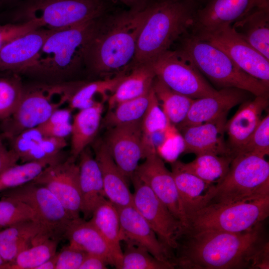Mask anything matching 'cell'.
Instances as JSON below:
<instances>
[{
	"label": "cell",
	"instance_id": "2",
	"mask_svg": "<svg viewBox=\"0 0 269 269\" xmlns=\"http://www.w3.org/2000/svg\"><path fill=\"white\" fill-rule=\"evenodd\" d=\"M149 5L141 11H110L100 17L86 57L89 74L117 75L131 69Z\"/></svg>",
	"mask_w": 269,
	"mask_h": 269
},
{
	"label": "cell",
	"instance_id": "46",
	"mask_svg": "<svg viewBox=\"0 0 269 269\" xmlns=\"http://www.w3.org/2000/svg\"><path fill=\"white\" fill-rule=\"evenodd\" d=\"M39 144L47 158L55 163L64 160L61 151L67 145L65 138L45 136Z\"/></svg>",
	"mask_w": 269,
	"mask_h": 269
},
{
	"label": "cell",
	"instance_id": "33",
	"mask_svg": "<svg viewBox=\"0 0 269 269\" xmlns=\"http://www.w3.org/2000/svg\"><path fill=\"white\" fill-rule=\"evenodd\" d=\"M152 89L170 124L177 127L185 119L194 99L174 91L156 77Z\"/></svg>",
	"mask_w": 269,
	"mask_h": 269
},
{
	"label": "cell",
	"instance_id": "1",
	"mask_svg": "<svg viewBox=\"0 0 269 269\" xmlns=\"http://www.w3.org/2000/svg\"><path fill=\"white\" fill-rule=\"evenodd\" d=\"M263 223L238 233L184 228L173 252L175 268L268 269L269 243Z\"/></svg>",
	"mask_w": 269,
	"mask_h": 269
},
{
	"label": "cell",
	"instance_id": "34",
	"mask_svg": "<svg viewBox=\"0 0 269 269\" xmlns=\"http://www.w3.org/2000/svg\"><path fill=\"white\" fill-rule=\"evenodd\" d=\"M152 87L148 93L134 99L123 102L108 111L101 127L107 129L121 125L142 122L148 107Z\"/></svg>",
	"mask_w": 269,
	"mask_h": 269
},
{
	"label": "cell",
	"instance_id": "37",
	"mask_svg": "<svg viewBox=\"0 0 269 269\" xmlns=\"http://www.w3.org/2000/svg\"><path fill=\"white\" fill-rule=\"evenodd\" d=\"M19 74L0 71V121L10 117L21 100L24 85Z\"/></svg>",
	"mask_w": 269,
	"mask_h": 269
},
{
	"label": "cell",
	"instance_id": "4",
	"mask_svg": "<svg viewBox=\"0 0 269 269\" xmlns=\"http://www.w3.org/2000/svg\"><path fill=\"white\" fill-rule=\"evenodd\" d=\"M202 6L195 0H154L139 32L131 69L170 49L191 32Z\"/></svg>",
	"mask_w": 269,
	"mask_h": 269
},
{
	"label": "cell",
	"instance_id": "19",
	"mask_svg": "<svg viewBox=\"0 0 269 269\" xmlns=\"http://www.w3.org/2000/svg\"><path fill=\"white\" fill-rule=\"evenodd\" d=\"M249 94L240 89L225 88L212 95L194 99L185 119L177 127L180 130L228 113L230 109L248 100Z\"/></svg>",
	"mask_w": 269,
	"mask_h": 269
},
{
	"label": "cell",
	"instance_id": "21",
	"mask_svg": "<svg viewBox=\"0 0 269 269\" xmlns=\"http://www.w3.org/2000/svg\"><path fill=\"white\" fill-rule=\"evenodd\" d=\"M269 5V0H208L198 9L192 30L232 24L253 9Z\"/></svg>",
	"mask_w": 269,
	"mask_h": 269
},
{
	"label": "cell",
	"instance_id": "52",
	"mask_svg": "<svg viewBox=\"0 0 269 269\" xmlns=\"http://www.w3.org/2000/svg\"><path fill=\"white\" fill-rule=\"evenodd\" d=\"M57 260V253L39 265L36 269H55Z\"/></svg>",
	"mask_w": 269,
	"mask_h": 269
},
{
	"label": "cell",
	"instance_id": "24",
	"mask_svg": "<svg viewBox=\"0 0 269 269\" xmlns=\"http://www.w3.org/2000/svg\"><path fill=\"white\" fill-rule=\"evenodd\" d=\"M78 157L81 213L83 219L89 220L96 208L106 198L101 169L89 146Z\"/></svg>",
	"mask_w": 269,
	"mask_h": 269
},
{
	"label": "cell",
	"instance_id": "15",
	"mask_svg": "<svg viewBox=\"0 0 269 269\" xmlns=\"http://www.w3.org/2000/svg\"><path fill=\"white\" fill-rule=\"evenodd\" d=\"M134 174L150 187L184 228L187 227V215L171 172L157 152L147 156Z\"/></svg>",
	"mask_w": 269,
	"mask_h": 269
},
{
	"label": "cell",
	"instance_id": "50",
	"mask_svg": "<svg viewBox=\"0 0 269 269\" xmlns=\"http://www.w3.org/2000/svg\"><path fill=\"white\" fill-rule=\"evenodd\" d=\"M71 110L69 108H59L55 111L42 125L51 126L70 122Z\"/></svg>",
	"mask_w": 269,
	"mask_h": 269
},
{
	"label": "cell",
	"instance_id": "38",
	"mask_svg": "<svg viewBox=\"0 0 269 269\" xmlns=\"http://www.w3.org/2000/svg\"><path fill=\"white\" fill-rule=\"evenodd\" d=\"M59 240L47 238L36 242L7 263L6 269H36L57 252Z\"/></svg>",
	"mask_w": 269,
	"mask_h": 269
},
{
	"label": "cell",
	"instance_id": "32",
	"mask_svg": "<svg viewBox=\"0 0 269 269\" xmlns=\"http://www.w3.org/2000/svg\"><path fill=\"white\" fill-rule=\"evenodd\" d=\"M233 157L205 153L196 155L193 160L188 163L174 161L181 169L207 183L216 185L222 181L228 172Z\"/></svg>",
	"mask_w": 269,
	"mask_h": 269
},
{
	"label": "cell",
	"instance_id": "13",
	"mask_svg": "<svg viewBox=\"0 0 269 269\" xmlns=\"http://www.w3.org/2000/svg\"><path fill=\"white\" fill-rule=\"evenodd\" d=\"M131 179L134 188L133 206L147 221L159 240L173 253L177 239L184 228L183 224L135 174Z\"/></svg>",
	"mask_w": 269,
	"mask_h": 269
},
{
	"label": "cell",
	"instance_id": "26",
	"mask_svg": "<svg viewBox=\"0 0 269 269\" xmlns=\"http://www.w3.org/2000/svg\"><path fill=\"white\" fill-rule=\"evenodd\" d=\"M231 26L238 35L269 60V5L253 9Z\"/></svg>",
	"mask_w": 269,
	"mask_h": 269
},
{
	"label": "cell",
	"instance_id": "25",
	"mask_svg": "<svg viewBox=\"0 0 269 269\" xmlns=\"http://www.w3.org/2000/svg\"><path fill=\"white\" fill-rule=\"evenodd\" d=\"M171 173L188 216L208 205L212 199L216 185L207 183L171 162Z\"/></svg>",
	"mask_w": 269,
	"mask_h": 269
},
{
	"label": "cell",
	"instance_id": "40",
	"mask_svg": "<svg viewBox=\"0 0 269 269\" xmlns=\"http://www.w3.org/2000/svg\"><path fill=\"white\" fill-rule=\"evenodd\" d=\"M174 268L151 255L144 248L126 243L121 269H172Z\"/></svg>",
	"mask_w": 269,
	"mask_h": 269
},
{
	"label": "cell",
	"instance_id": "17",
	"mask_svg": "<svg viewBox=\"0 0 269 269\" xmlns=\"http://www.w3.org/2000/svg\"><path fill=\"white\" fill-rule=\"evenodd\" d=\"M121 241L146 249L157 259L172 266L174 255L158 238L154 231L133 205L117 207Z\"/></svg>",
	"mask_w": 269,
	"mask_h": 269
},
{
	"label": "cell",
	"instance_id": "28",
	"mask_svg": "<svg viewBox=\"0 0 269 269\" xmlns=\"http://www.w3.org/2000/svg\"><path fill=\"white\" fill-rule=\"evenodd\" d=\"M89 220L108 244L114 258V267L121 269L123 250L121 246V226L117 208L105 199L96 208Z\"/></svg>",
	"mask_w": 269,
	"mask_h": 269
},
{
	"label": "cell",
	"instance_id": "5",
	"mask_svg": "<svg viewBox=\"0 0 269 269\" xmlns=\"http://www.w3.org/2000/svg\"><path fill=\"white\" fill-rule=\"evenodd\" d=\"M177 49L220 89L236 88L255 96H269V88L240 68L222 50L191 31L179 40Z\"/></svg>",
	"mask_w": 269,
	"mask_h": 269
},
{
	"label": "cell",
	"instance_id": "58",
	"mask_svg": "<svg viewBox=\"0 0 269 269\" xmlns=\"http://www.w3.org/2000/svg\"><path fill=\"white\" fill-rule=\"evenodd\" d=\"M1 191L0 189V192Z\"/></svg>",
	"mask_w": 269,
	"mask_h": 269
},
{
	"label": "cell",
	"instance_id": "22",
	"mask_svg": "<svg viewBox=\"0 0 269 269\" xmlns=\"http://www.w3.org/2000/svg\"><path fill=\"white\" fill-rule=\"evenodd\" d=\"M90 145L101 169L106 199L116 207L133 205V193L127 177L118 167L103 139H95Z\"/></svg>",
	"mask_w": 269,
	"mask_h": 269
},
{
	"label": "cell",
	"instance_id": "31",
	"mask_svg": "<svg viewBox=\"0 0 269 269\" xmlns=\"http://www.w3.org/2000/svg\"><path fill=\"white\" fill-rule=\"evenodd\" d=\"M42 232L45 233L40 225L33 220L4 228L0 231L1 257L6 263L12 262L20 252L31 246L33 240Z\"/></svg>",
	"mask_w": 269,
	"mask_h": 269
},
{
	"label": "cell",
	"instance_id": "57",
	"mask_svg": "<svg viewBox=\"0 0 269 269\" xmlns=\"http://www.w3.org/2000/svg\"><path fill=\"white\" fill-rule=\"evenodd\" d=\"M2 3H1V0H0V6L1 5Z\"/></svg>",
	"mask_w": 269,
	"mask_h": 269
},
{
	"label": "cell",
	"instance_id": "54",
	"mask_svg": "<svg viewBox=\"0 0 269 269\" xmlns=\"http://www.w3.org/2000/svg\"><path fill=\"white\" fill-rule=\"evenodd\" d=\"M21 0H1V3H13L16 2L17 3L20 1Z\"/></svg>",
	"mask_w": 269,
	"mask_h": 269
},
{
	"label": "cell",
	"instance_id": "39",
	"mask_svg": "<svg viewBox=\"0 0 269 269\" xmlns=\"http://www.w3.org/2000/svg\"><path fill=\"white\" fill-rule=\"evenodd\" d=\"M48 165L45 162L28 161L8 167L0 173L1 191L32 182Z\"/></svg>",
	"mask_w": 269,
	"mask_h": 269
},
{
	"label": "cell",
	"instance_id": "7",
	"mask_svg": "<svg viewBox=\"0 0 269 269\" xmlns=\"http://www.w3.org/2000/svg\"><path fill=\"white\" fill-rule=\"evenodd\" d=\"M82 84L80 82H40L25 86L13 114L2 121L3 135L9 139L27 129L43 124L61 108Z\"/></svg>",
	"mask_w": 269,
	"mask_h": 269
},
{
	"label": "cell",
	"instance_id": "29",
	"mask_svg": "<svg viewBox=\"0 0 269 269\" xmlns=\"http://www.w3.org/2000/svg\"><path fill=\"white\" fill-rule=\"evenodd\" d=\"M69 245L87 254H95L105 258L109 265L115 266L110 249L105 239L89 221L79 218L72 221L65 235Z\"/></svg>",
	"mask_w": 269,
	"mask_h": 269
},
{
	"label": "cell",
	"instance_id": "47",
	"mask_svg": "<svg viewBox=\"0 0 269 269\" xmlns=\"http://www.w3.org/2000/svg\"><path fill=\"white\" fill-rule=\"evenodd\" d=\"M45 136L65 138L71 134L72 125L70 122L61 124L38 126Z\"/></svg>",
	"mask_w": 269,
	"mask_h": 269
},
{
	"label": "cell",
	"instance_id": "56",
	"mask_svg": "<svg viewBox=\"0 0 269 269\" xmlns=\"http://www.w3.org/2000/svg\"><path fill=\"white\" fill-rule=\"evenodd\" d=\"M2 144H3L2 141L1 139V138H0V145Z\"/></svg>",
	"mask_w": 269,
	"mask_h": 269
},
{
	"label": "cell",
	"instance_id": "53",
	"mask_svg": "<svg viewBox=\"0 0 269 269\" xmlns=\"http://www.w3.org/2000/svg\"><path fill=\"white\" fill-rule=\"evenodd\" d=\"M6 264L0 255V269H5Z\"/></svg>",
	"mask_w": 269,
	"mask_h": 269
},
{
	"label": "cell",
	"instance_id": "41",
	"mask_svg": "<svg viewBox=\"0 0 269 269\" xmlns=\"http://www.w3.org/2000/svg\"><path fill=\"white\" fill-rule=\"evenodd\" d=\"M29 220L35 221L32 209L26 203L4 195L0 200V228Z\"/></svg>",
	"mask_w": 269,
	"mask_h": 269
},
{
	"label": "cell",
	"instance_id": "20",
	"mask_svg": "<svg viewBox=\"0 0 269 269\" xmlns=\"http://www.w3.org/2000/svg\"><path fill=\"white\" fill-rule=\"evenodd\" d=\"M269 105V96H255L242 103L234 115L227 121V142L233 156L246 144L262 120Z\"/></svg>",
	"mask_w": 269,
	"mask_h": 269
},
{
	"label": "cell",
	"instance_id": "35",
	"mask_svg": "<svg viewBox=\"0 0 269 269\" xmlns=\"http://www.w3.org/2000/svg\"><path fill=\"white\" fill-rule=\"evenodd\" d=\"M126 74L123 73L113 77L83 83L69 99V109L81 110L91 107L97 102H101L96 99L98 96L107 100L109 97L107 93L110 92L112 94Z\"/></svg>",
	"mask_w": 269,
	"mask_h": 269
},
{
	"label": "cell",
	"instance_id": "11",
	"mask_svg": "<svg viewBox=\"0 0 269 269\" xmlns=\"http://www.w3.org/2000/svg\"><path fill=\"white\" fill-rule=\"evenodd\" d=\"M4 194L27 204L35 221L50 238L61 240L73 220L59 199L46 187L30 182L8 189Z\"/></svg>",
	"mask_w": 269,
	"mask_h": 269
},
{
	"label": "cell",
	"instance_id": "49",
	"mask_svg": "<svg viewBox=\"0 0 269 269\" xmlns=\"http://www.w3.org/2000/svg\"><path fill=\"white\" fill-rule=\"evenodd\" d=\"M108 265L109 264L105 258L87 254L79 269H106Z\"/></svg>",
	"mask_w": 269,
	"mask_h": 269
},
{
	"label": "cell",
	"instance_id": "36",
	"mask_svg": "<svg viewBox=\"0 0 269 269\" xmlns=\"http://www.w3.org/2000/svg\"><path fill=\"white\" fill-rule=\"evenodd\" d=\"M171 125L152 89L150 101L141 122L143 143L147 156L157 152L154 142L155 136L158 134H165Z\"/></svg>",
	"mask_w": 269,
	"mask_h": 269
},
{
	"label": "cell",
	"instance_id": "45",
	"mask_svg": "<svg viewBox=\"0 0 269 269\" xmlns=\"http://www.w3.org/2000/svg\"><path fill=\"white\" fill-rule=\"evenodd\" d=\"M38 28L32 22L0 24V49L14 39Z\"/></svg>",
	"mask_w": 269,
	"mask_h": 269
},
{
	"label": "cell",
	"instance_id": "51",
	"mask_svg": "<svg viewBox=\"0 0 269 269\" xmlns=\"http://www.w3.org/2000/svg\"><path fill=\"white\" fill-rule=\"evenodd\" d=\"M127 6L129 9L141 11L147 8L154 0H118Z\"/></svg>",
	"mask_w": 269,
	"mask_h": 269
},
{
	"label": "cell",
	"instance_id": "18",
	"mask_svg": "<svg viewBox=\"0 0 269 269\" xmlns=\"http://www.w3.org/2000/svg\"><path fill=\"white\" fill-rule=\"evenodd\" d=\"M228 114L180 130L184 143L183 152L196 155L212 153L233 157L224 138Z\"/></svg>",
	"mask_w": 269,
	"mask_h": 269
},
{
	"label": "cell",
	"instance_id": "43",
	"mask_svg": "<svg viewBox=\"0 0 269 269\" xmlns=\"http://www.w3.org/2000/svg\"><path fill=\"white\" fill-rule=\"evenodd\" d=\"M45 137L39 127L27 129L10 139L11 148L20 160Z\"/></svg>",
	"mask_w": 269,
	"mask_h": 269
},
{
	"label": "cell",
	"instance_id": "12",
	"mask_svg": "<svg viewBox=\"0 0 269 269\" xmlns=\"http://www.w3.org/2000/svg\"><path fill=\"white\" fill-rule=\"evenodd\" d=\"M191 32L224 51L243 71L269 87V60L238 35L231 24Z\"/></svg>",
	"mask_w": 269,
	"mask_h": 269
},
{
	"label": "cell",
	"instance_id": "6",
	"mask_svg": "<svg viewBox=\"0 0 269 269\" xmlns=\"http://www.w3.org/2000/svg\"><path fill=\"white\" fill-rule=\"evenodd\" d=\"M111 0H21L11 13V22H32L55 30L89 21L112 11Z\"/></svg>",
	"mask_w": 269,
	"mask_h": 269
},
{
	"label": "cell",
	"instance_id": "14",
	"mask_svg": "<svg viewBox=\"0 0 269 269\" xmlns=\"http://www.w3.org/2000/svg\"><path fill=\"white\" fill-rule=\"evenodd\" d=\"M71 157L48 165L32 182L48 189L73 220L80 218L82 199L78 164Z\"/></svg>",
	"mask_w": 269,
	"mask_h": 269
},
{
	"label": "cell",
	"instance_id": "55",
	"mask_svg": "<svg viewBox=\"0 0 269 269\" xmlns=\"http://www.w3.org/2000/svg\"><path fill=\"white\" fill-rule=\"evenodd\" d=\"M195 0L199 2L203 5V4H205L208 1V0Z\"/></svg>",
	"mask_w": 269,
	"mask_h": 269
},
{
	"label": "cell",
	"instance_id": "3",
	"mask_svg": "<svg viewBox=\"0 0 269 269\" xmlns=\"http://www.w3.org/2000/svg\"><path fill=\"white\" fill-rule=\"evenodd\" d=\"M100 18L52 30L21 74L48 82H66L75 76L85 68L87 50Z\"/></svg>",
	"mask_w": 269,
	"mask_h": 269
},
{
	"label": "cell",
	"instance_id": "30",
	"mask_svg": "<svg viewBox=\"0 0 269 269\" xmlns=\"http://www.w3.org/2000/svg\"><path fill=\"white\" fill-rule=\"evenodd\" d=\"M131 70L108 98V111L123 102L144 95L152 88L155 75L149 62L138 64Z\"/></svg>",
	"mask_w": 269,
	"mask_h": 269
},
{
	"label": "cell",
	"instance_id": "27",
	"mask_svg": "<svg viewBox=\"0 0 269 269\" xmlns=\"http://www.w3.org/2000/svg\"><path fill=\"white\" fill-rule=\"evenodd\" d=\"M103 102L79 110L74 116L71 132L70 156L76 160L80 153L95 139L101 127Z\"/></svg>",
	"mask_w": 269,
	"mask_h": 269
},
{
	"label": "cell",
	"instance_id": "42",
	"mask_svg": "<svg viewBox=\"0 0 269 269\" xmlns=\"http://www.w3.org/2000/svg\"><path fill=\"white\" fill-rule=\"evenodd\" d=\"M240 152L252 153L265 157L269 154V114L262 119L248 142L238 153Z\"/></svg>",
	"mask_w": 269,
	"mask_h": 269
},
{
	"label": "cell",
	"instance_id": "16",
	"mask_svg": "<svg viewBox=\"0 0 269 269\" xmlns=\"http://www.w3.org/2000/svg\"><path fill=\"white\" fill-rule=\"evenodd\" d=\"M103 139L127 178H131L139 160L147 156L143 143L141 122L108 129Z\"/></svg>",
	"mask_w": 269,
	"mask_h": 269
},
{
	"label": "cell",
	"instance_id": "9",
	"mask_svg": "<svg viewBox=\"0 0 269 269\" xmlns=\"http://www.w3.org/2000/svg\"><path fill=\"white\" fill-rule=\"evenodd\" d=\"M269 216V196L252 201L211 203L189 215L186 228L242 232L264 222Z\"/></svg>",
	"mask_w": 269,
	"mask_h": 269
},
{
	"label": "cell",
	"instance_id": "10",
	"mask_svg": "<svg viewBox=\"0 0 269 269\" xmlns=\"http://www.w3.org/2000/svg\"><path fill=\"white\" fill-rule=\"evenodd\" d=\"M155 77L171 90L193 99L214 94V89L178 49L167 50L148 62Z\"/></svg>",
	"mask_w": 269,
	"mask_h": 269
},
{
	"label": "cell",
	"instance_id": "44",
	"mask_svg": "<svg viewBox=\"0 0 269 269\" xmlns=\"http://www.w3.org/2000/svg\"><path fill=\"white\" fill-rule=\"evenodd\" d=\"M87 254L69 244L57 253L55 269H79Z\"/></svg>",
	"mask_w": 269,
	"mask_h": 269
},
{
	"label": "cell",
	"instance_id": "48",
	"mask_svg": "<svg viewBox=\"0 0 269 269\" xmlns=\"http://www.w3.org/2000/svg\"><path fill=\"white\" fill-rule=\"evenodd\" d=\"M19 158L11 149H7L3 145H0V173L8 167L16 164Z\"/></svg>",
	"mask_w": 269,
	"mask_h": 269
},
{
	"label": "cell",
	"instance_id": "8",
	"mask_svg": "<svg viewBox=\"0 0 269 269\" xmlns=\"http://www.w3.org/2000/svg\"><path fill=\"white\" fill-rule=\"evenodd\" d=\"M265 157L249 152L235 154L225 177L216 185L209 204L252 201L269 197V163Z\"/></svg>",
	"mask_w": 269,
	"mask_h": 269
},
{
	"label": "cell",
	"instance_id": "23",
	"mask_svg": "<svg viewBox=\"0 0 269 269\" xmlns=\"http://www.w3.org/2000/svg\"><path fill=\"white\" fill-rule=\"evenodd\" d=\"M51 31L38 28L5 45L0 49V71L21 74L35 58Z\"/></svg>",
	"mask_w": 269,
	"mask_h": 269
}]
</instances>
